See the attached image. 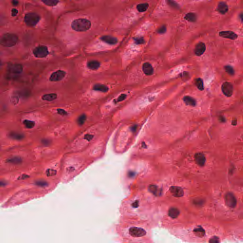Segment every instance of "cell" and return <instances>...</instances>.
Segmentation results:
<instances>
[{
  "instance_id": "37",
  "label": "cell",
  "mask_w": 243,
  "mask_h": 243,
  "mask_svg": "<svg viewBox=\"0 0 243 243\" xmlns=\"http://www.w3.org/2000/svg\"><path fill=\"white\" fill-rule=\"evenodd\" d=\"M35 184L37 186H40V187H45L47 185V182L43 181H37L36 182Z\"/></svg>"
},
{
  "instance_id": "2",
  "label": "cell",
  "mask_w": 243,
  "mask_h": 243,
  "mask_svg": "<svg viewBox=\"0 0 243 243\" xmlns=\"http://www.w3.org/2000/svg\"><path fill=\"white\" fill-rule=\"evenodd\" d=\"M18 37L14 33H5L0 37V44L3 47L14 46L18 41Z\"/></svg>"
},
{
  "instance_id": "8",
  "label": "cell",
  "mask_w": 243,
  "mask_h": 243,
  "mask_svg": "<svg viewBox=\"0 0 243 243\" xmlns=\"http://www.w3.org/2000/svg\"><path fill=\"white\" fill-rule=\"evenodd\" d=\"M222 91L226 96L230 97L233 93V86L231 83L226 82L222 85Z\"/></svg>"
},
{
  "instance_id": "16",
  "label": "cell",
  "mask_w": 243,
  "mask_h": 243,
  "mask_svg": "<svg viewBox=\"0 0 243 243\" xmlns=\"http://www.w3.org/2000/svg\"><path fill=\"white\" fill-rule=\"evenodd\" d=\"M143 70L145 75L150 76L154 73V68L151 64L148 62L144 63L143 65Z\"/></svg>"
},
{
  "instance_id": "49",
  "label": "cell",
  "mask_w": 243,
  "mask_h": 243,
  "mask_svg": "<svg viewBox=\"0 0 243 243\" xmlns=\"http://www.w3.org/2000/svg\"><path fill=\"white\" fill-rule=\"evenodd\" d=\"M240 18H241V21H242V22H243V14H241L240 15Z\"/></svg>"
},
{
  "instance_id": "36",
  "label": "cell",
  "mask_w": 243,
  "mask_h": 243,
  "mask_svg": "<svg viewBox=\"0 0 243 243\" xmlns=\"http://www.w3.org/2000/svg\"><path fill=\"white\" fill-rule=\"evenodd\" d=\"M167 29L165 26H163L159 28L157 30V32L159 34H164L166 31Z\"/></svg>"
},
{
  "instance_id": "46",
  "label": "cell",
  "mask_w": 243,
  "mask_h": 243,
  "mask_svg": "<svg viewBox=\"0 0 243 243\" xmlns=\"http://www.w3.org/2000/svg\"><path fill=\"white\" fill-rule=\"evenodd\" d=\"M236 124H237V122H236V120L233 121H232V124L233 125H234V126H235V125H236Z\"/></svg>"
},
{
  "instance_id": "10",
  "label": "cell",
  "mask_w": 243,
  "mask_h": 243,
  "mask_svg": "<svg viewBox=\"0 0 243 243\" xmlns=\"http://www.w3.org/2000/svg\"><path fill=\"white\" fill-rule=\"evenodd\" d=\"M169 191L171 194L175 197H182L184 196V191L182 188L179 186H171L170 188Z\"/></svg>"
},
{
  "instance_id": "14",
  "label": "cell",
  "mask_w": 243,
  "mask_h": 243,
  "mask_svg": "<svg viewBox=\"0 0 243 243\" xmlns=\"http://www.w3.org/2000/svg\"><path fill=\"white\" fill-rule=\"evenodd\" d=\"M100 40L103 42L110 45H115L118 42V40L116 38L109 35L102 36L100 38Z\"/></svg>"
},
{
  "instance_id": "7",
  "label": "cell",
  "mask_w": 243,
  "mask_h": 243,
  "mask_svg": "<svg viewBox=\"0 0 243 243\" xmlns=\"http://www.w3.org/2000/svg\"><path fill=\"white\" fill-rule=\"evenodd\" d=\"M225 202L226 205L230 208L235 207L237 203V200L235 196L232 193L229 192L225 196Z\"/></svg>"
},
{
  "instance_id": "29",
  "label": "cell",
  "mask_w": 243,
  "mask_h": 243,
  "mask_svg": "<svg viewBox=\"0 0 243 243\" xmlns=\"http://www.w3.org/2000/svg\"><path fill=\"white\" fill-rule=\"evenodd\" d=\"M87 120V116L85 114H81L77 119V123L79 126H82Z\"/></svg>"
},
{
  "instance_id": "4",
  "label": "cell",
  "mask_w": 243,
  "mask_h": 243,
  "mask_svg": "<svg viewBox=\"0 0 243 243\" xmlns=\"http://www.w3.org/2000/svg\"><path fill=\"white\" fill-rule=\"evenodd\" d=\"M33 53L34 56L37 58H43L48 55L49 52L46 46L40 45L34 49Z\"/></svg>"
},
{
  "instance_id": "33",
  "label": "cell",
  "mask_w": 243,
  "mask_h": 243,
  "mask_svg": "<svg viewBox=\"0 0 243 243\" xmlns=\"http://www.w3.org/2000/svg\"><path fill=\"white\" fill-rule=\"evenodd\" d=\"M127 95L126 94H121L120 95H119V97H118L117 98L116 100H114V102H115V103H117L120 102H121V101H124V100H125V99L127 98Z\"/></svg>"
},
{
  "instance_id": "15",
  "label": "cell",
  "mask_w": 243,
  "mask_h": 243,
  "mask_svg": "<svg viewBox=\"0 0 243 243\" xmlns=\"http://www.w3.org/2000/svg\"><path fill=\"white\" fill-rule=\"evenodd\" d=\"M217 11L222 14H225L229 11V7L227 3L224 2H220L218 4Z\"/></svg>"
},
{
  "instance_id": "41",
  "label": "cell",
  "mask_w": 243,
  "mask_h": 243,
  "mask_svg": "<svg viewBox=\"0 0 243 243\" xmlns=\"http://www.w3.org/2000/svg\"><path fill=\"white\" fill-rule=\"evenodd\" d=\"M93 137V135H91V134H87L85 135V138L86 140H88V141H90L92 140Z\"/></svg>"
},
{
  "instance_id": "19",
  "label": "cell",
  "mask_w": 243,
  "mask_h": 243,
  "mask_svg": "<svg viewBox=\"0 0 243 243\" xmlns=\"http://www.w3.org/2000/svg\"><path fill=\"white\" fill-rule=\"evenodd\" d=\"M100 63L97 60H90L87 63V67L89 69L92 70H97L100 67Z\"/></svg>"
},
{
  "instance_id": "25",
  "label": "cell",
  "mask_w": 243,
  "mask_h": 243,
  "mask_svg": "<svg viewBox=\"0 0 243 243\" xmlns=\"http://www.w3.org/2000/svg\"><path fill=\"white\" fill-rule=\"evenodd\" d=\"M149 4L148 3H140L136 6L137 11L140 13H143L146 12L149 7Z\"/></svg>"
},
{
  "instance_id": "44",
  "label": "cell",
  "mask_w": 243,
  "mask_h": 243,
  "mask_svg": "<svg viewBox=\"0 0 243 243\" xmlns=\"http://www.w3.org/2000/svg\"><path fill=\"white\" fill-rule=\"evenodd\" d=\"M137 125H133V126H132V127H131V130L133 132H134L136 131V129H137Z\"/></svg>"
},
{
  "instance_id": "9",
  "label": "cell",
  "mask_w": 243,
  "mask_h": 243,
  "mask_svg": "<svg viewBox=\"0 0 243 243\" xmlns=\"http://www.w3.org/2000/svg\"><path fill=\"white\" fill-rule=\"evenodd\" d=\"M7 70L12 74H19L23 72V68L21 64H10L7 67Z\"/></svg>"
},
{
  "instance_id": "39",
  "label": "cell",
  "mask_w": 243,
  "mask_h": 243,
  "mask_svg": "<svg viewBox=\"0 0 243 243\" xmlns=\"http://www.w3.org/2000/svg\"><path fill=\"white\" fill-rule=\"evenodd\" d=\"M219 242L220 240L219 237L216 236L211 237L209 241V243H219Z\"/></svg>"
},
{
  "instance_id": "47",
  "label": "cell",
  "mask_w": 243,
  "mask_h": 243,
  "mask_svg": "<svg viewBox=\"0 0 243 243\" xmlns=\"http://www.w3.org/2000/svg\"><path fill=\"white\" fill-rule=\"evenodd\" d=\"M5 185V183L3 182L0 181V186H3Z\"/></svg>"
},
{
  "instance_id": "6",
  "label": "cell",
  "mask_w": 243,
  "mask_h": 243,
  "mask_svg": "<svg viewBox=\"0 0 243 243\" xmlns=\"http://www.w3.org/2000/svg\"><path fill=\"white\" fill-rule=\"evenodd\" d=\"M130 235L131 236L135 237H142L146 235V232L142 228L132 227L129 229Z\"/></svg>"
},
{
  "instance_id": "3",
  "label": "cell",
  "mask_w": 243,
  "mask_h": 243,
  "mask_svg": "<svg viewBox=\"0 0 243 243\" xmlns=\"http://www.w3.org/2000/svg\"><path fill=\"white\" fill-rule=\"evenodd\" d=\"M40 17L35 13H29L25 15L24 22L29 27H34L39 23Z\"/></svg>"
},
{
  "instance_id": "5",
  "label": "cell",
  "mask_w": 243,
  "mask_h": 243,
  "mask_svg": "<svg viewBox=\"0 0 243 243\" xmlns=\"http://www.w3.org/2000/svg\"><path fill=\"white\" fill-rule=\"evenodd\" d=\"M66 73L62 70H58L53 72L50 77V80L52 82H57L62 80L65 77Z\"/></svg>"
},
{
  "instance_id": "28",
  "label": "cell",
  "mask_w": 243,
  "mask_h": 243,
  "mask_svg": "<svg viewBox=\"0 0 243 243\" xmlns=\"http://www.w3.org/2000/svg\"><path fill=\"white\" fill-rule=\"evenodd\" d=\"M45 5L49 6H55L57 5L58 0H40Z\"/></svg>"
},
{
  "instance_id": "21",
  "label": "cell",
  "mask_w": 243,
  "mask_h": 243,
  "mask_svg": "<svg viewBox=\"0 0 243 243\" xmlns=\"http://www.w3.org/2000/svg\"><path fill=\"white\" fill-rule=\"evenodd\" d=\"M183 101L187 105L192 106H195L196 105V101L191 96H184L183 98Z\"/></svg>"
},
{
  "instance_id": "38",
  "label": "cell",
  "mask_w": 243,
  "mask_h": 243,
  "mask_svg": "<svg viewBox=\"0 0 243 243\" xmlns=\"http://www.w3.org/2000/svg\"><path fill=\"white\" fill-rule=\"evenodd\" d=\"M57 113H58L59 115H61V116H65L67 115L68 113L65 110H64L63 109H61V108H58L57 110Z\"/></svg>"
},
{
  "instance_id": "35",
  "label": "cell",
  "mask_w": 243,
  "mask_h": 243,
  "mask_svg": "<svg viewBox=\"0 0 243 243\" xmlns=\"http://www.w3.org/2000/svg\"><path fill=\"white\" fill-rule=\"evenodd\" d=\"M134 42L136 44H143L145 43V40L142 37H137L134 38Z\"/></svg>"
},
{
  "instance_id": "24",
  "label": "cell",
  "mask_w": 243,
  "mask_h": 243,
  "mask_svg": "<svg viewBox=\"0 0 243 243\" xmlns=\"http://www.w3.org/2000/svg\"><path fill=\"white\" fill-rule=\"evenodd\" d=\"M184 18L188 22L194 23V22H196L197 17L196 14L194 13H189L185 15Z\"/></svg>"
},
{
  "instance_id": "12",
  "label": "cell",
  "mask_w": 243,
  "mask_h": 243,
  "mask_svg": "<svg viewBox=\"0 0 243 243\" xmlns=\"http://www.w3.org/2000/svg\"><path fill=\"white\" fill-rule=\"evenodd\" d=\"M206 45L203 42H200L197 43L195 48V54L197 56H200L203 54L206 51Z\"/></svg>"
},
{
  "instance_id": "26",
  "label": "cell",
  "mask_w": 243,
  "mask_h": 243,
  "mask_svg": "<svg viewBox=\"0 0 243 243\" xmlns=\"http://www.w3.org/2000/svg\"><path fill=\"white\" fill-rule=\"evenodd\" d=\"M193 233L197 236L199 237H203L205 235V231L202 227H199V228L194 229Z\"/></svg>"
},
{
  "instance_id": "42",
  "label": "cell",
  "mask_w": 243,
  "mask_h": 243,
  "mask_svg": "<svg viewBox=\"0 0 243 243\" xmlns=\"http://www.w3.org/2000/svg\"><path fill=\"white\" fill-rule=\"evenodd\" d=\"M18 13V10H17V9H13V10H12V15L13 16H16Z\"/></svg>"
},
{
  "instance_id": "43",
  "label": "cell",
  "mask_w": 243,
  "mask_h": 243,
  "mask_svg": "<svg viewBox=\"0 0 243 243\" xmlns=\"http://www.w3.org/2000/svg\"><path fill=\"white\" fill-rule=\"evenodd\" d=\"M28 177H29V176H28L26 174H22L20 177H19V180H23V179H25L27 178Z\"/></svg>"
},
{
  "instance_id": "45",
  "label": "cell",
  "mask_w": 243,
  "mask_h": 243,
  "mask_svg": "<svg viewBox=\"0 0 243 243\" xmlns=\"http://www.w3.org/2000/svg\"><path fill=\"white\" fill-rule=\"evenodd\" d=\"M13 3L14 6H17L19 2L17 0H14L13 1Z\"/></svg>"
},
{
  "instance_id": "11",
  "label": "cell",
  "mask_w": 243,
  "mask_h": 243,
  "mask_svg": "<svg viewBox=\"0 0 243 243\" xmlns=\"http://www.w3.org/2000/svg\"><path fill=\"white\" fill-rule=\"evenodd\" d=\"M195 160L199 166H204L206 163L205 156L202 153H197L195 155Z\"/></svg>"
},
{
  "instance_id": "30",
  "label": "cell",
  "mask_w": 243,
  "mask_h": 243,
  "mask_svg": "<svg viewBox=\"0 0 243 243\" xmlns=\"http://www.w3.org/2000/svg\"><path fill=\"white\" fill-rule=\"evenodd\" d=\"M195 84L197 86L198 89L200 90H203L204 89L203 81L202 79L200 78H197L195 80Z\"/></svg>"
},
{
  "instance_id": "1",
  "label": "cell",
  "mask_w": 243,
  "mask_h": 243,
  "mask_svg": "<svg viewBox=\"0 0 243 243\" xmlns=\"http://www.w3.org/2000/svg\"><path fill=\"white\" fill-rule=\"evenodd\" d=\"M71 28L73 30L78 32H85L90 29L91 23L88 19L79 18L75 19L71 23Z\"/></svg>"
},
{
  "instance_id": "20",
  "label": "cell",
  "mask_w": 243,
  "mask_h": 243,
  "mask_svg": "<svg viewBox=\"0 0 243 243\" xmlns=\"http://www.w3.org/2000/svg\"><path fill=\"white\" fill-rule=\"evenodd\" d=\"M180 211L178 208H176L172 207L169 210V216L172 219H176L178 218L180 215Z\"/></svg>"
},
{
  "instance_id": "22",
  "label": "cell",
  "mask_w": 243,
  "mask_h": 243,
  "mask_svg": "<svg viewBox=\"0 0 243 243\" xmlns=\"http://www.w3.org/2000/svg\"><path fill=\"white\" fill-rule=\"evenodd\" d=\"M57 98V94L55 93L47 94L42 95L41 97L42 100L49 101V102L53 101L56 99Z\"/></svg>"
},
{
  "instance_id": "18",
  "label": "cell",
  "mask_w": 243,
  "mask_h": 243,
  "mask_svg": "<svg viewBox=\"0 0 243 243\" xmlns=\"http://www.w3.org/2000/svg\"><path fill=\"white\" fill-rule=\"evenodd\" d=\"M93 90L96 91L106 93L109 90V88L107 86L103 84H96L93 87Z\"/></svg>"
},
{
  "instance_id": "40",
  "label": "cell",
  "mask_w": 243,
  "mask_h": 243,
  "mask_svg": "<svg viewBox=\"0 0 243 243\" xmlns=\"http://www.w3.org/2000/svg\"><path fill=\"white\" fill-rule=\"evenodd\" d=\"M55 172V170H48L47 171V174L48 176H52L55 173L54 172Z\"/></svg>"
},
{
  "instance_id": "31",
  "label": "cell",
  "mask_w": 243,
  "mask_h": 243,
  "mask_svg": "<svg viewBox=\"0 0 243 243\" xmlns=\"http://www.w3.org/2000/svg\"><path fill=\"white\" fill-rule=\"evenodd\" d=\"M23 123H24V125L25 127L28 129L33 128L35 127V122L32 121L25 120L24 121Z\"/></svg>"
},
{
  "instance_id": "17",
  "label": "cell",
  "mask_w": 243,
  "mask_h": 243,
  "mask_svg": "<svg viewBox=\"0 0 243 243\" xmlns=\"http://www.w3.org/2000/svg\"><path fill=\"white\" fill-rule=\"evenodd\" d=\"M149 190L152 194L156 196L159 197L162 194L163 191L157 186L154 185H151L149 186Z\"/></svg>"
},
{
  "instance_id": "23",
  "label": "cell",
  "mask_w": 243,
  "mask_h": 243,
  "mask_svg": "<svg viewBox=\"0 0 243 243\" xmlns=\"http://www.w3.org/2000/svg\"><path fill=\"white\" fill-rule=\"evenodd\" d=\"M9 136L10 138L14 140H18V141L23 140L24 137V134L17 132H10L9 134Z\"/></svg>"
},
{
  "instance_id": "34",
  "label": "cell",
  "mask_w": 243,
  "mask_h": 243,
  "mask_svg": "<svg viewBox=\"0 0 243 243\" xmlns=\"http://www.w3.org/2000/svg\"><path fill=\"white\" fill-rule=\"evenodd\" d=\"M225 70L226 72L230 75H234L235 74V71L233 68L230 66L227 65L225 67Z\"/></svg>"
},
{
  "instance_id": "27",
  "label": "cell",
  "mask_w": 243,
  "mask_h": 243,
  "mask_svg": "<svg viewBox=\"0 0 243 243\" xmlns=\"http://www.w3.org/2000/svg\"><path fill=\"white\" fill-rule=\"evenodd\" d=\"M22 161V159L19 157H14L8 159L7 160V163L14 164V165H19L21 164Z\"/></svg>"
},
{
  "instance_id": "13",
  "label": "cell",
  "mask_w": 243,
  "mask_h": 243,
  "mask_svg": "<svg viewBox=\"0 0 243 243\" xmlns=\"http://www.w3.org/2000/svg\"><path fill=\"white\" fill-rule=\"evenodd\" d=\"M219 36L223 38H227L232 40H235L238 37V35L232 31H220L219 33Z\"/></svg>"
},
{
  "instance_id": "32",
  "label": "cell",
  "mask_w": 243,
  "mask_h": 243,
  "mask_svg": "<svg viewBox=\"0 0 243 243\" xmlns=\"http://www.w3.org/2000/svg\"><path fill=\"white\" fill-rule=\"evenodd\" d=\"M166 1L167 4L172 8L178 9L180 7L178 3H176L173 0H166Z\"/></svg>"
},
{
  "instance_id": "48",
  "label": "cell",
  "mask_w": 243,
  "mask_h": 243,
  "mask_svg": "<svg viewBox=\"0 0 243 243\" xmlns=\"http://www.w3.org/2000/svg\"><path fill=\"white\" fill-rule=\"evenodd\" d=\"M133 205H134V206H133L134 207H137V206L136 205H138V202H135L134 203H133Z\"/></svg>"
}]
</instances>
